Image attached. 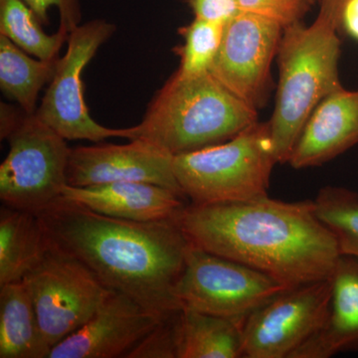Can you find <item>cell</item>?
I'll return each mask as SVG.
<instances>
[{"instance_id": "cell-14", "label": "cell", "mask_w": 358, "mask_h": 358, "mask_svg": "<svg viewBox=\"0 0 358 358\" xmlns=\"http://www.w3.org/2000/svg\"><path fill=\"white\" fill-rule=\"evenodd\" d=\"M358 143V90L341 88L310 115L288 164L294 169L319 166Z\"/></svg>"}, {"instance_id": "cell-8", "label": "cell", "mask_w": 358, "mask_h": 358, "mask_svg": "<svg viewBox=\"0 0 358 358\" xmlns=\"http://www.w3.org/2000/svg\"><path fill=\"white\" fill-rule=\"evenodd\" d=\"M23 281L51 350L83 326L110 291L83 264L48 244Z\"/></svg>"}, {"instance_id": "cell-30", "label": "cell", "mask_w": 358, "mask_h": 358, "mask_svg": "<svg viewBox=\"0 0 358 358\" xmlns=\"http://www.w3.org/2000/svg\"><path fill=\"white\" fill-rule=\"evenodd\" d=\"M306 2L312 7L313 6H315V3H319V0H306Z\"/></svg>"}, {"instance_id": "cell-9", "label": "cell", "mask_w": 358, "mask_h": 358, "mask_svg": "<svg viewBox=\"0 0 358 358\" xmlns=\"http://www.w3.org/2000/svg\"><path fill=\"white\" fill-rule=\"evenodd\" d=\"M115 31L112 23L95 20L70 32L67 51L59 58L55 75L36 110L40 119L66 141L99 143L109 138H127V129L107 128L91 117L82 82L85 68Z\"/></svg>"}, {"instance_id": "cell-18", "label": "cell", "mask_w": 358, "mask_h": 358, "mask_svg": "<svg viewBox=\"0 0 358 358\" xmlns=\"http://www.w3.org/2000/svg\"><path fill=\"white\" fill-rule=\"evenodd\" d=\"M243 324L181 308L176 322V358L243 357Z\"/></svg>"}, {"instance_id": "cell-7", "label": "cell", "mask_w": 358, "mask_h": 358, "mask_svg": "<svg viewBox=\"0 0 358 358\" xmlns=\"http://www.w3.org/2000/svg\"><path fill=\"white\" fill-rule=\"evenodd\" d=\"M286 289L260 271L192 244L174 296L181 308L244 322Z\"/></svg>"}, {"instance_id": "cell-19", "label": "cell", "mask_w": 358, "mask_h": 358, "mask_svg": "<svg viewBox=\"0 0 358 358\" xmlns=\"http://www.w3.org/2000/svg\"><path fill=\"white\" fill-rule=\"evenodd\" d=\"M47 244L38 216L2 205L0 212V287L22 281Z\"/></svg>"}, {"instance_id": "cell-12", "label": "cell", "mask_w": 358, "mask_h": 358, "mask_svg": "<svg viewBox=\"0 0 358 358\" xmlns=\"http://www.w3.org/2000/svg\"><path fill=\"white\" fill-rule=\"evenodd\" d=\"M120 181L152 183L185 196L174 174L173 155L150 141L136 138L126 145L71 148L68 185L83 187Z\"/></svg>"}, {"instance_id": "cell-27", "label": "cell", "mask_w": 358, "mask_h": 358, "mask_svg": "<svg viewBox=\"0 0 358 358\" xmlns=\"http://www.w3.org/2000/svg\"><path fill=\"white\" fill-rule=\"evenodd\" d=\"M194 17L228 22L240 13L238 0H188Z\"/></svg>"}, {"instance_id": "cell-26", "label": "cell", "mask_w": 358, "mask_h": 358, "mask_svg": "<svg viewBox=\"0 0 358 358\" xmlns=\"http://www.w3.org/2000/svg\"><path fill=\"white\" fill-rule=\"evenodd\" d=\"M31 8L33 13L41 21L42 24L48 23V10L56 7L60 14V26L68 31L74 30L81 21V8L79 0H22Z\"/></svg>"}, {"instance_id": "cell-24", "label": "cell", "mask_w": 358, "mask_h": 358, "mask_svg": "<svg viewBox=\"0 0 358 358\" xmlns=\"http://www.w3.org/2000/svg\"><path fill=\"white\" fill-rule=\"evenodd\" d=\"M179 310L162 320L126 358H176V322Z\"/></svg>"}, {"instance_id": "cell-22", "label": "cell", "mask_w": 358, "mask_h": 358, "mask_svg": "<svg viewBox=\"0 0 358 358\" xmlns=\"http://www.w3.org/2000/svg\"><path fill=\"white\" fill-rule=\"evenodd\" d=\"M313 202L320 220L334 235L341 255L358 258V192L326 186Z\"/></svg>"}, {"instance_id": "cell-21", "label": "cell", "mask_w": 358, "mask_h": 358, "mask_svg": "<svg viewBox=\"0 0 358 358\" xmlns=\"http://www.w3.org/2000/svg\"><path fill=\"white\" fill-rule=\"evenodd\" d=\"M0 34L13 42L26 53L41 60H55L70 32L59 26L49 35L42 23L22 0H0Z\"/></svg>"}, {"instance_id": "cell-3", "label": "cell", "mask_w": 358, "mask_h": 358, "mask_svg": "<svg viewBox=\"0 0 358 358\" xmlns=\"http://www.w3.org/2000/svg\"><path fill=\"white\" fill-rule=\"evenodd\" d=\"M258 121V110L225 88L210 73H174L157 91L127 138H141L173 157L218 145Z\"/></svg>"}, {"instance_id": "cell-13", "label": "cell", "mask_w": 358, "mask_h": 358, "mask_svg": "<svg viewBox=\"0 0 358 358\" xmlns=\"http://www.w3.org/2000/svg\"><path fill=\"white\" fill-rule=\"evenodd\" d=\"M162 320L126 294L110 289L96 313L54 346L48 358H126Z\"/></svg>"}, {"instance_id": "cell-25", "label": "cell", "mask_w": 358, "mask_h": 358, "mask_svg": "<svg viewBox=\"0 0 358 358\" xmlns=\"http://www.w3.org/2000/svg\"><path fill=\"white\" fill-rule=\"evenodd\" d=\"M240 11L263 16L286 27L301 21L310 10L306 0H238Z\"/></svg>"}, {"instance_id": "cell-6", "label": "cell", "mask_w": 358, "mask_h": 358, "mask_svg": "<svg viewBox=\"0 0 358 358\" xmlns=\"http://www.w3.org/2000/svg\"><path fill=\"white\" fill-rule=\"evenodd\" d=\"M0 134L9 143L0 166L2 205L38 215L62 196L71 148L36 113L3 103Z\"/></svg>"}, {"instance_id": "cell-5", "label": "cell", "mask_w": 358, "mask_h": 358, "mask_svg": "<svg viewBox=\"0 0 358 358\" xmlns=\"http://www.w3.org/2000/svg\"><path fill=\"white\" fill-rule=\"evenodd\" d=\"M277 164L268 122L257 121L224 143L176 155L173 171L190 203H233L268 196Z\"/></svg>"}, {"instance_id": "cell-17", "label": "cell", "mask_w": 358, "mask_h": 358, "mask_svg": "<svg viewBox=\"0 0 358 358\" xmlns=\"http://www.w3.org/2000/svg\"><path fill=\"white\" fill-rule=\"evenodd\" d=\"M50 352L24 281L0 287V358H48Z\"/></svg>"}, {"instance_id": "cell-29", "label": "cell", "mask_w": 358, "mask_h": 358, "mask_svg": "<svg viewBox=\"0 0 358 358\" xmlns=\"http://www.w3.org/2000/svg\"><path fill=\"white\" fill-rule=\"evenodd\" d=\"M341 29L358 41V0H348L341 14Z\"/></svg>"}, {"instance_id": "cell-15", "label": "cell", "mask_w": 358, "mask_h": 358, "mask_svg": "<svg viewBox=\"0 0 358 358\" xmlns=\"http://www.w3.org/2000/svg\"><path fill=\"white\" fill-rule=\"evenodd\" d=\"M62 196L110 217L152 222L176 217L187 204L186 197L164 186L138 181L106 185H66Z\"/></svg>"}, {"instance_id": "cell-1", "label": "cell", "mask_w": 358, "mask_h": 358, "mask_svg": "<svg viewBox=\"0 0 358 358\" xmlns=\"http://www.w3.org/2000/svg\"><path fill=\"white\" fill-rule=\"evenodd\" d=\"M37 216L47 244L83 264L106 288L162 319L180 310L174 289L192 243L174 218L110 217L63 196Z\"/></svg>"}, {"instance_id": "cell-16", "label": "cell", "mask_w": 358, "mask_h": 358, "mask_svg": "<svg viewBox=\"0 0 358 358\" xmlns=\"http://www.w3.org/2000/svg\"><path fill=\"white\" fill-rule=\"evenodd\" d=\"M329 281L331 296L326 322L291 358H329L358 352V258L341 255Z\"/></svg>"}, {"instance_id": "cell-4", "label": "cell", "mask_w": 358, "mask_h": 358, "mask_svg": "<svg viewBox=\"0 0 358 358\" xmlns=\"http://www.w3.org/2000/svg\"><path fill=\"white\" fill-rule=\"evenodd\" d=\"M338 30L315 20L284 27L279 50V85L268 121L278 164H288L303 127L327 96L343 88Z\"/></svg>"}, {"instance_id": "cell-2", "label": "cell", "mask_w": 358, "mask_h": 358, "mask_svg": "<svg viewBox=\"0 0 358 358\" xmlns=\"http://www.w3.org/2000/svg\"><path fill=\"white\" fill-rule=\"evenodd\" d=\"M193 246L270 275L287 289L333 274L341 253L313 200L265 196L233 203H187L174 217Z\"/></svg>"}, {"instance_id": "cell-11", "label": "cell", "mask_w": 358, "mask_h": 358, "mask_svg": "<svg viewBox=\"0 0 358 358\" xmlns=\"http://www.w3.org/2000/svg\"><path fill=\"white\" fill-rule=\"evenodd\" d=\"M282 29L274 20L240 11L224 25L220 48L209 73L254 109L264 107Z\"/></svg>"}, {"instance_id": "cell-20", "label": "cell", "mask_w": 358, "mask_h": 358, "mask_svg": "<svg viewBox=\"0 0 358 358\" xmlns=\"http://www.w3.org/2000/svg\"><path fill=\"white\" fill-rule=\"evenodd\" d=\"M59 58L33 59L13 42L0 34V88L27 114L37 110V100L45 84L50 83Z\"/></svg>"}, {"instance_id": "cell-28", "label": "cell", "mask_w": 358, "mask_h": 358, "mask_svg": "<svg viewBox=\"0 0 358 358\" xmlns=\"http://www.w3.org/2000/svg\"><path fill=\"white\" fill-rule=\"evenodd\" d=\"M346 1L348 0H319L320 11L315 20L339 31L341 14Z\"/></svg>"}, {"instance_id": "cell-23", "label": "cell", "mask_w": 358, "mask_h": 358, "mask_svg": "<svg viewBox=\"0 0 358 358\" xmlns=\"http://www.w3.org/2000/svg\"><path fill=\"white\" fill-rule=\"evenodd\" d=\"M224 25L194 17L192 23L179 28V34L185 42L173 49L180 60L176 72L185 76L208 73L220 48Z\"/></svg>"}, {"instance_id": "cell-10", "label": "cell", "mask_w": 358, "mask_h": 358, "mask_svg": "<svg viewBox=\"0 0 358 358\" xmlns=\"http://www.w3.org/2000/svg\"><path fill=\"white\" fill-rule=\"evenodd\" d=\"M329 279L286 289L250 313L243 324L244 358H291L324 326Z\"/></svg>"}]
</instances>
